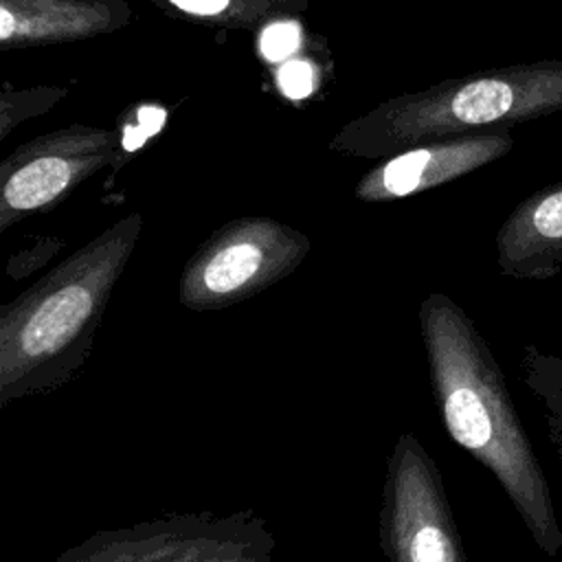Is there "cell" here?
I'll return each instance as SVG.
<instances>
[{"instance_id":"obj_13","label":"cell","mask_w":562,"mask_h":562,"mask_svg":"<svg viewBox=\"0 0 562 562\" xmlns=\"http://www.w3.org/2000/svg\"><path fill=\"white\" fill-rule=\"evenodd\" d=\"M64 246L61 239H42L35 248H29V250H22V252H15L9 263H7V272L11 279H22L26 274H31L35 268H40L44 261H48L59 248Z\"/></svg>"},{"instance_id":"obj_6","label":"cell","mask_w":562,"mask_h":562,"mask_svg":"<svg viewBox=\"0 0 562 562\" xmlns=\"http://www.w3.org/2000/svg\"><path fill=\"white\" fill-rule=\"evenodd\" d=\"M378 540L386 562H468L439 465L413 432L386 459Z\"/></svg>"},{"instance_id":"obj_15","label":"cell","mask_w":562,"mask_h":562,"mask_svg":"<svg viewBox=\"0 0 562 562\" xmlns=\"http://www.w3.org/2000/svg\"><path fill=\"white\" fill-rule=\"evenodd\" d=\"M279 88L290 99H303L314 90V72L305 61H288L279 70Z\"/></svg>"},{"instance_id":"obj_9","label":"cell","mask_w":562,"mask_h":562,"mask_svg":"<svg viewBox=\"0 0 562 562\" xmlns=\"http://www.w3.org/2000/svg\"><path fill=\"white\" fill-rule=\"evenodd\" d=\"M501 274L547 281L562 270V180L522 200L496 233Z\"/></svg>"},{"instance_id":"obj_14","label":"cell","mask_w":562,"mask_h":562,"mask_svg":"<svg viewBox=\"0 0 562 562\" xmlns=\"http://www.w3.org/2000/svg\"><path fill=\"white\" fill-rule=\"evenodd\" d=\"M165 123V110L160 108H140L138 114H136V123L127 125L125 127V134H123V149L125 151H134L136 147H140L151 134H156Z\"/></svg>"},{"instance_id":"obj_11","label":"cell","mask_w":562,"mask_h":562,"mask_svg":"<svg viewBox=\"0 0 562 562\" xmlns=\"http://www.w3.org/2000/svg\"><path fill=\"white\" fill-rule=\"evenodd\" d=\"M522 384L542 404L547 437L562 463V358L525 345L518 358Z\"/></svg>"},{"instance_id":"obj_7","label":"cell","mask_w":562,"mask_h":562,"mask_svg":"<svg viewBox=\"0 0 562 562\" xmlns=\"http://www.w3.org/2000/svg\"><path fill=\"white\" fill-rule=\"evenodd\" d=\"M110 132L55 134L15 151L2 165L0 233L29 213L59 202L110 156Z\"/></svg>"},{"instance_id":"obj_4","label":"cell","mask_w":562,"mask_h":562,"mask_svg":"<svg viewBox=\"0 0 562 562\" xmlns=\"http://www.w3.org/2000/svg\"><path fill=\"white\" fill-rule=\"evenodd\" d=\"M277 538L252 509L167 514L101 529L53 562H274Z\"/></svg>"},{"instance_id":"obj_16","label":"cell","mask_w":562,"mask_h":562,"mask_svg":"<svg viewBox=\"0 0 562 562\" xmlns=\"http://www.w3.org/2000/svg\"><path fill=\"white\" fill-rule=\"evenodd\" d=\"M171 2L189 13H200V15H215L228 7V0H171Z\"/></svg>"},{"instance_id":"obj_12","label":"cell","mask_w":562,"mask_h":562,"mask_svg":"<svg viewBox=\"0 0 562 562\" xmlns=\"http://www.w3.org/2000/svg\"><path fill=\"white\" fill-rule=\"evenodd\" d=\"M299 46V29L292 22H277L270 24L261 35V53L272 59L281 61Z\"/></svg>"},{"instance_id":"obj_10","label":"cell","mask_w":562,"mask_h":562,"mask_svg":"<svg viewBox=\"0 0 562 562\" xmlns=\"http://www.w3.org/2000/svg\"><path fill=\"white\" fill-rule=\"evenodd\" d=\"M121 13V11H119ZM108 2L88 0H2L0 40L33 42L94 33L116 18Z\"/></svg>"},{"instance_id":"obj_2","label":"cell","mask_w":562,"mask_h":562,"mask_svg":"<svg viewBox=\"0 0 562 562\" xmlns=\"http://www.w3.org/2000/svg\"><path fill=\"white\" fill-rule=\"evenodd\" d=\"M140 231L125 215L0 307V408L79 375Z\"/></svg>"},{"instance_id":"obj_3","label":"cell","mask_w":562,"mask_h":562,"mask_svg":"<svg viewBox=\"0 0 562 562\" xmlns=\"http://www.w3.org/2000/svg\"><path fill=\"white\" fill-rule=\"evenodd\" d=\"M562 110V59L483 72L391 110L386 138L411 143L492 125H516Z\"/></svg>"},{"instance_id":"obj_1","label":"cell","mask_w":562,"mask_h":562,"mask_svg":"<svg viewBox=\"0 0 562 562\" xmlns=\"http://www.w3.org/2000/svg\"><path fill=\"white\" fill-rule=\"evenodd\" d=\"M435 406L448 437L487 468L538 549H562L553 496L512 402L505 375L465 310L430 292L417 307Z\"/></svg>"},{"instance_id":"obj_8","label":"cell","mask_w":562,"mask_h":562,"mask_svg":"<svg viewBox=\"0 0 562 562\" xmlns=\"http://www.w3.org/2000/svg\"><path fill=\"white\" fill-rule=\"evenodd\" d=\"M512 145V134L496 130L411 149L367 173L356 187V198L380 202L432 189L505 156Z\"/></svg>"},{"instance_id":"obj_5","label":"cell","mask_w":562,"mask_h":562,"mask_svg":"<svg viewBox=\"0 0 562 562\" xmlns=\"http://www.w3.org/2000/svg\"><path fill=\"white\" fill-rule=\"evenodd\" d=\"M310 246L307 235L277 220H233L211 233L187 259L178 301L191 312L233 307L290 277Z\"/></svg>"}]
</instances>
